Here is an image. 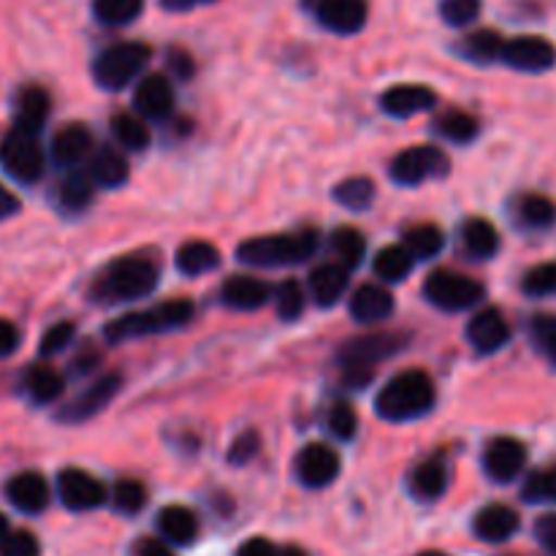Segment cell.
Wrapping results in <instances>:
<instances>
[{
  "label": "cell",
  "instance_id": "cell-1",
  "mask_svg": "<svg viewBox=\"0 0 556 556\" xmlns=\"http://www.w3.org/2000/svg\"><path fill=\"white\" fill-rule=\"evenodd\" d=\"M434 383L421 369L400 372L380 389L375 400V410L386 421H413V418L427 416L434 407Z\"/></svg>",
  "mask_w": 556,
  "mask_h": 556
},
{
  "label": "cell",
  "instance_id": "cell-2",
  "mask_svg": "<svg viewBox=\"0 0 556 556\" xmlns=\"http://www.w3.org/2000/svg\"><path fill=\"white\" fill-rule=\"evenodd\" d=\"M157 286V266L141 255H123L112 261L96 280L92 296L103 304L136 302L155 291Z\"/></svg>",
  "mask_w": 556,
  "mask_h": 556
},
{
  "label": "cell",
  "instance_id": "cell-3",
  "mask_svg": "<svg viewBox=\"0 0 556 556\" xmlns=\"http://www.w3.org/2000/svg\"><path fill=\"white\" fill-rule=\"evenodd\" d=\"M190 318H193V304L188 299H177V302L157 304V307L139 309V313H128L123 318L112 320L103 329V337L112 345H119V342L139 340V337L166 334V331L182 329Z\"/></svg>",
  "mask_w": 556,
  "mask_h": 556
},
{
  "label": "cell",
  "instance_id": "cell-4",
  "mask_svg": "<svg viewBox=\"0 0 556 556\" xmlns=\"http://www.w3.org/2000/svg\"><path fill=\"white\" fill-rule=\"evenodd\" d=\"M318 250V231L304 228L296 233H271V237H253L237 248V258L250 266H288L302 264Z\"/></svg>",
  "mask_w": 556,
  "mask_h": 556
},
{
  "label": "cell",
  "instance_id": "cell-5",
  "mask_svg": "<svg viewBox=\"0 0 556 556\" xmlns=\"http://www.w3.org/2000/svg\"><path fill=\"white\" fill-rule=\"evenodd\" d=\"M402 348V337L396 334H367V337H358V340H351L348 345H342L340 351V369H342V378L351 389H362L372 380L375 375V364L383 362V358L394 356L396 351Z\"/></svg>",
  "mask_w": 556,
  "mask_h": 556
},
{
  "label": "cell",
  "instance_id": "cell-6",
  "mask_svg": "<svg viewBox=\"0 0 556 556\" xmlns=\"http://www.w3.org/2000/svg\"><path fill=\"white\" fill-rule=\"evenodd\" d=\"M150 60V47L141 41H125L114 43V47L103 49L92 63V76L103 90H123L128 87L141 68Z\"/></svg>",
  "mask_w": 556,
  "mask_h": 556
},
{
  "label": "cell",
  "instance_id": "cell-7",
  "mask_svg": "<svg viewBox=\"0 0 556 556\" xmlns=\"http://www.w3.org/2000/svg\"><path fill=\"white\" fill-rule=\"evenodd\" d=\"M424 296L445 313H462V309H470L478 302H483L486 288L472 277L459 275V271L438 269L424 282Z\"/></svg>",
  "mask_w": 556,
  "mask_h": 556
},
{
  "label": "cell",
  "instance_id": "cell-8",
  "mask_svg": "<svg viewBox=\"0 0 556 556\" xmlns=\"http://www.w3.org/2000/svg\"><path fill=\"white\" fill-rule=\"evenodd\" d=\"M0 166L16 182L30 185L41 179L47 157H43L41 144H38V136L22 134V130L5 134L3 141H0Z\"/></svg>",
  "mask_w": 556,
  "mask_h": 556
},
{
  "label": "cell",
  "instance_id": "cell-9",
  "mask_svg": "<svg viewBox=\"0 0 556 556\" xmlns=\"http://www.w3.org/2000/svg\"><path fill=\"white\" fill-rule=\"evenodd\" d=\"M448 172V155L438 147H410V150H402L400 155L391 161V179L405 188L413 185H421L432 177H443Z\"/></svg>",
  "mask_w": 556,
  "mask_h": 556
},
{
  "label": "cell",
  "instance_id": "cell-10",
  "mask_svg": "<svg viewBox=\"0 0 556 556\" xmlns=\"http://www.w3.org/2000/svg\"><path fill=\"white\" fill-rule=\"evenodd\" d=\"M503 63L525 74H543L556 65V47L543 36H519L505 41Z\"/></svg>",
  "mask_w": 556,
  "mask_h": 556
},
{
  "label": "cell",
  "instance_id": "cell-11",
  "mask_svg": "<svg viewBox=\"0 0 556 556\" xmlns=\"http://www.w3.org/2000/svg\"><path fill=\"white\" fill-rule=\"evenodd\" d=\"M58 494L68 510H96L109 500L106 486L96 476L68 467L58 476Z\"/></svg>",
  "mask_w": 556,
  "mask_h": 556
},
{
  "label": "cell",
  "instance_id": "cell-12",
  "mask_svg": "<svg viewBox=\"0 0 556 556\" xmlns=\"http://www.w3.org/2000/svg\"><path fill=\"white\" fill-rule=\"evenodd\" d=\"M340 456L324 443H309L296 456V476L307 489H324L340 476Z\"/></svg>",
  "mask_w": 556,
  "mask_h": 556
},
{
  "label": "cell",
  "instance_id": "cell-13",
  "mask_svg": "<svg viewBox=\"0 0 556 556\" xmlns=\"http://www.w3.org/2000/svg\"><path fill=\"white\" fill-rule=\"evenodd\" d=\"M527 465V448L516 438H494L483 451V470L492 481L510 483Z\"/></svg>",
  "mask_w": 556,
  "mask_h": 556
},
{
  "label": "cell",
  "instance_id": "cell-14",
  "mask_svg": "<svg viewBox=\"0 0 556 556\" xmlns=\"http://www.w3.org/2000/svg\"><path fill=\"white\" fill-rule=\"evenodd\" d=\"M510 340V326L505 320V315L500 309L486 307L481 313L472 315V320L467 324V342L472 345V351L481 353V356H492V353L503 351Z\"/></svg>",
  "mask_w": 556,
  "mask_h": 556
},
{
  "label": "cell",
  "instance_id": "cell-15",
  "mask_svg": "<svg viewBox=\"0 0 556 556\" xmlns=\"http://www.w3.org/2000/svg\"><path fill=\"white\" fill-rule=\"evenodd\" d=\"M119 386H123V378H119V375H114V372L103 375V378L96 380L90 389H85V394H79L74 402H68V405L63 407V413H60V421H65V424L87 421V418H92L96 413H101L103 407H106L109 402L117 396Z\"/></svg>",
  "mask_w": 556,
  "mask_h": 556
},
{
  "label": "cell",
  "instance_id": "cell-16",
  "mask_svg": "<svg viewBox=\"0 0 556 556\" xmlns=\"http://www.w3.org/2000/svg\"><path fill=\"white\" fill-rule=\"evenodd\" d=\"M315 11L320 25L337 36H353L367 25L369 16L367 0H320Z\"/></svg>",
  "mask_w": 556,
  "mask_h": 556
},
{
  "label": "cell",
  "instance_id": "cell-17",
  "mask_svg": "<svg viewBox=\"0 0 556 556\" xmlns=\"http://www.w3.org/2000/svg\"><path fill=\"white\" fill-rule=\"evenodd\" d=\"M134 106L147 119H166L174 112V87L163 74H150L134 92Z\"/></svg>",
  "mask_w": 556,
  "mask_h": 556
},
{
  "label": "cell",
  "instance_id": "cell-18",
  "mask_svg": "<svg viewBox=\"0 0 556 556\" xmlns=\"http://www.w3.org/2000/svg\"><path fill=\"white\" fill-rule=\"evenodd\" d=\"M434 103H438V96H434V90H429L424 85H396L380 96L383 112L396 119H407L421 112H429Z\"/></svg>",
  "mask_w": 556,
  "mask_h": 556
},
{
  "label": "cell",
  "instance_id": "cell-19",
  "mask_svg": "<svg viewBox=\"0 0 556 556\" xmlns=\"http://www.w3.org/2000/svg\"><path fill=\"white\" fill-rule=\"evenodd\" d=\"M49 106H52V101H49V92L43 87H22L14 101V130H22V134L30 136L41 134L49 117Z\"/></svg>",
  "mask_w": 556,
  "mask_h": 556
},
{
  "label": "cell",
  "instance_id": "cell-20",
  "mask_svg": "<svg viewBox=\"0 0 556 556\" xmlns=\"http://www.w3.org/2000/svg\"><path fill=\"white\" fill-rule=\"evenodd\" d=\"M5 497L22 514H41L49 505V483L41 472H20L5 483Z\"/></svg>",
  "mask_w": 556,
  "mask_h": 556
},
{
  "label": "cell",
  "instance_id": "cell-21",
  "mask_svg": "<svg viewBox=\"0 0 556 556\" xmlns=\"http://www.w3.org/2000/svg\"><path fill=\"white\" fill-rule=\"evenodd\" d=\"M519 514L514 508L503 503L486 505L476 514V521H472V530L481 538L483 543H505L519 532Z\"/></svg>",
  "mask_w": 556,
  "mask_h": 556
},
{
  "label": "cell",
  "instance_id": "cell-22",
  "mask_svg": "<svg viewBox=\"0 0 556 556\" xmlns=\"http://www.w3.org/2000/svg\"><path fill=\"white\" fill-rule=\"evenodd\" d=\"M223 304L239 313H250V309H261L269 302L271 291L264 280L250 275H233L223 282Z\"/></svg>",
  "mask_w": 556,
  "mask_h": 556
},
{
  "label": "cell",
  "instance_id": "cell-23",
  "mask_svg": "<svg viewBox=\"0 0 556 556\" xmlns=\"http://www.w3.org/2000/svg\"><path fill=\"white\" fill-rule=\"evenodd\" d=\"M394 313V293L378 282H367L351 296V315L358 324H380Z\"/></svg>",
  "mask_w": 556,
  "mask_h": 556
},
{
  "label": "cell",
  "instance_id": "cell-24",
  "mask_svg": "<svg viewBox=\"0 0 556 556\" xmlns=\"http://www.w3.org/2000/svg\"><path fill=\"white\" fill-rule=\"evenodd\" d=\"M92 152V134L85 128V125L74 123L65 125L54 134L52 139V157L58 166H79L85 157H90Z\"/></svg>",
  "mask_w": 556,
  "mask_h": 556
},
{
  "label": "cell",
  "instance_id": "cell-25",
  "mask_svg": "<svg viewBox=\"0 0 556 556\" xmlns=\"http://www.w3.org/2000/svg\"><path fill=\"white\" fill-rule=\"evenodd\" d=\"M157 530L172 546H190L199 538V516L185 505H168L157 514Z\"/></svg>",
  "mask_w": 556,
  "mask_h": 556
},
{
  "label": "cell",
  "instance_id": "cell-26",
  "mask_svg": "<svg viewBox=\"0 0 556 556\" xmlns=\"http://www.w3.org/2000/svg\"><path fill=\"white\" fill-rule=\"evenodd\" d=\"M448 489V465H445L440 456H432V459L421 462L416 470L410 472V492L416 494L424 503H432V500H440Z\"/></svg>",
  "mask_w": 556,
  "mask_h": 556
},
{
  "label": "cell",
  "instance_id": "cell-27",
  "mask_svg": "<svg viewBox=\"0 0 556 556\" xmlns=\"http://www.w3.org/2000/svg\"><path fill=\"white\" fill-rule=\"evenodd\" d=\"M348 288V269L340 264H324L309 275V293L320 307H334Z\"/></svg>",
  "mask_w": 556,
  "mask_h": 556
},
{
  "label": "cell",
  "instance_id": "cell-28",
  "mask_svg": "<svg viewBox=\"0 0 556 556\" xmlns=\"http://www.w3.org/2000/svg\"><path fill=\"white\" fill-rule=\"evenodd\" d=\"M462 244H465L467 255L478 261H486L497 255L500 250V231L486 220V217H470L462 226Z\"/></svg>",
  "mask_w": 556,
  "mask_h": 556
},
{
  "label": "cell",
  "instance_id": "cell-29",
  "mask_svg": "<svg viewBox=\"0 0 556 556\" xmlns=\"http://www.w3.org/2000/svg\"><path fill=\"white\" fill-rule=\"evenodd\" d=\"M220 264V253L215 244L204 242V239H190L177 250V269L188 277L206 275V271L217 269Z\"/></svg>",
  "mask_w": 556,
  "mask_h": 556
},
{
  "label": "cell",
  "instance_id": "cell-30",
  "mask_svg": "<svg viewBox=\"0 0 556 556\" xmlns=\"http://www.w3.org/2000/svg\"><path fill=\"white\" fill-rule=\"evenodd\" d=\"M92 193H96V179H92V174L74 168V172L65 174V179L60 182L58 201L63 210L81 212L85 206H90Z\"/></svg>",
  "mask_w": 556,
  "mask_h": 556
},
{
  "label": "cell",
  "instance_id": "cell-31",
  "mask_svg": "<svg viewBox=\"0 0 556 556\" xmlns=\"http://www.w3.org/2000/svg\"><path fill=\"white\" fill-rule=\"evenodd\" d=\"M90 174L101 188H123L130 177L128 161L117 150H98L90 161Z\"/></svg>",
  "mask_w": 556,
  "mask_h": 556
},
{
  "label": "cell",
  "instance_id": "cell-32",
  "mask_svg": "<svg viewBox=\"0 0 556 556\" xmlns=\"http://www.w3.org/2000/svg\"><path fill=\"white\" fill-rule=\"evenodd\" d=\"M516 217L530 231H546V228H552L556 223V204L548 195L527 193L516 204Z\"/></svg>",
  "mask_w": 556,
  "mask_h": 556
},
{
  "label": "cell",
  "instance_id": "cell-33",
  "mask_svg": "<svg viewBox=\"0 0 556 556\" xmlns=\"http://www.w3.org/2000/svg\"><path fill=\"white\" fill-rule=\"evenodd\" d=\"M65 389V380L58 369L47 367V364H38L30 372L25 375V391L36 405H49V402L58 400Z\"/></svg>",
  "mask_w": 556,
  "mask_h": 556
},
{
  "label": "cell",
  "instance_id": "cell-34",
  "mask_svg": "<svg viewBox=\"0 0 556 556\" xmlns=\"http://www.w3.org/2000/svg\"><path fill=\"white\" fill-rule=\"evenodd\" d=\"M413 264H416V258L407 253L405 244H389V248H383L378 255H375L372 269L380 280L400 282L410 275Z\"/></svg>",
  "mask_w": 556,
  "mask_h": 556
},
{
  "label": "cell",
  "instance_id": "cell-35",
  "mask_svg": "<svg viewBox=\"0 0 556 556\" xmlns=\"http://www.w3.org/2000/svg\"><path fill=\"white\" fill-rule=\"evenodd\" d=\"M402 244H405L407 253L416 261H429L443 250L445 237L438 226H432V223H418V226L407 228L405 242Z\"/></svg>",
  "mask_w": 556,
  "mask_h": 556
},
{
  "label": "cell",
  "instance_id": "cell-36",
  "mask_svg": "<svg viewBox=\"0 0 556 556\" xmlns=\"http://www.w3.org/2000/svg\"><path fill=\"white\" fill-rule=\"evenodd\" d=\"M503 49L505 38L497 30H476L462 41L459 52L472 63H494V60H503Z\"/></svg>",
  "mask_w": 556,
  "mask_h": 556
},
{
  "label": "cell",
  "instance_id": "cell-37",
  "mask_svg": "<svg viewBox=\"0 0 556 556\" xmlns=\"http://www.w3.org/2000/svg\"><path fill=\"white\" fill-rule=\"evenodd\" d=\"M331 250H334V255L340 258V266H345V269H358L364 255H367V239H364V233L353 226L337 228L334 237H331Z\"/></svg>",
  "mask_w": 556,
  "mask_h": 556
},
{
  "label": "cell",
  "instance_id": "cell-38",
  "mask_svg": "<svg viewBox=\"0 0 556 556\" xmlns=\"http://www.w3.org/2000/svg\"><path fill=\"white\" fill-rule=\"evenodd\" d=\"M112 134L114 139L119 141V147H125V150L130 152H141L147 144H150V128H147V123L141 117H136V114H114L112 117Z\"/></svg>",
  "mask_w": 556,
  "mask_h": 556
},
{
  "label": "cell",
  "instance_id": "cell-39",
  "mask_svg": "<svg viewBox=\"0 0 556 556\" xmlns=\"http://www.w3.org/2000/svg\"><path fill=\"white\" fill-rule=\"evenodd\" d=\"M434 130L454 144H467L478 136V119L462 109H448L434 119Z\"/></svg>",
  "mask_w": 556,
  "mask_h": 556
},
{
  "label": "cell",
  "instance_id": "cell-40",
  "mask_svg": "<svg viewBox=\"0 0 556 556\" xmlns=\"http://www.w3.org/2000/svg\"><path fill=\"white\" fill-rule=\"evenodd\" d=\"M334 201L351 212H364L375 201V182L367 177H351L334 188Z\"/></svg>",
  "mask_w": 556,
  "mask_h": 556
},
{
  "label": "cell",
  "instance_id": "cell-41",
  "mask_svg": "<svg viewBox=\"0 0 556 556\" xmlns=\"http://www.w3.org/2000/svg\"><path fill=\"white\" fill-rule=\"evenodd\" d=\"M144 11V0H92V14L103 25H130Z\"/></svg>",
  "mask_w": 556,
  "mask_h": 556
},
{
  "label": "cell",
  "instance_id": "cell-42",
  "mask_svg": "<svg viewBox=\"0 0 556 556\" xmlns=\"http://www.w3.org/2000/svg\"><path fill=\"white\" fill-rule=\"evenodd\" d=\"M275 302H277V315L282 320H296L304 315V307H307V293H304L302 282L299 280H282L275 291Z\"/></svg>",
  "mask_w": 556,
  "mask_h": 556
},
{
  "label": "cell",
  "instance_id": "cell-43",
  "mask_svg": "<svg viewBox=\"0 0 556 556\" xmlns=\"http://www.w3.org/2000/svg\"><path fill=\"white\" fill-rule=\"evenodd\" d=\"M521 497L527 503H556V465L532 472L521 486Z\"/></svg>",
  "mask_w": 556,
  "mask_h": 556
},
{
  "label": "cell",
  "instance_id": "cell-44",
  "mask_svg": "<svg viewBox=\"0 0 556 556\" xmlns=\"http://www.w3.org/2000/svg\"><path fill=\"white\" fill-rule=\"evenodd\" d=\"M109 500H112L114 508L119 510V514H139L141 508H144L147 503V489L141 481H134V478H123V481L114 483L112 494H109Z\"/></svg>",
  "mask_w": 556,
  "mask_h": 556
},
{
  "label": "cell",
  "instance_id": "cell-45",
  "mask_svg": "<svg viewBox=\"0 0 556 556\" xmlns=\"http://www.w3.org/2000/svg\"><path fill=\"white\" fill-rule=\"evenodd\" d=\"M530 337L535 351L556 367V315H535L530 324Z\"/></svg>",
  "mask_w": 556,
  "mask_h": 556
},
{
  "label": "cell",
  "instance_id": "cell-46",
  "mask_svg": "<svg viewBox=\"0 0 556 556\" xmlns=\"http://www.w3.org/2000/svg\"><path fill=\"white\" fill-rule=\"evenodd\" d=\"M521 291H525L527 296H535V299L554 296L556 293V261L532 266V269L525 275V280H521Z\"/></svg>",
  "mask_w": 556,
  "mask_h": 556
},
{
  "label": "cell",
  "instance_id": "cell-47",
  "mask_svg": "<svg viewBox=\"0 0 556 556\" xmlns=\"http://www.w3.org/2000/svg\"><path fill=\"white\" fill-rule=\"evenodd\" d=\"M440 16L451 27H467L481 16V0H440Z\"/></svg>",
  "mask_w": 556,
  "mask_h": 556
},
{
  "label": "cell",
  "instance_id": "cell-48",
  "mask_svg": "<svg viewBox=\"0 0 556 556\" xmlns=\"http://www.w3.org/2000/svg\"><path fill=\"white\" fill-rule=\"evenodd\" d=\"M326 424H329V432L334 434V438L351 440L358 429L356 410H353L351 405H345V402H337V405H331Z\"/></svg>",
  "mask_w": 556,
  "mask_h": 556
},
{
  "label": "cell",
  "instance_id": "cell-49",
  "mask_svg": "<svg viewBox=\"0 0 556 556\" xmlns=\"http://www.w3.org/2000/svg\"><path fill=\"white\" fill-rule=\"evenodd\" d=\"M76 329L74 324H54L52 329H47V334L41 337V345H38V351H41V356H54V353L65 351V348L71 345V340H74Z\"/></svg>",
  "mask_w": 556,
  "mask_h": 556
},
{
  "label": "cell",
  "instance_id": "cell-50",
  "mask_svg": "<svg viewBox=\"0 0 556 556\" xmlns=\"http://www.w3.org/2000/svg\"><path fill=\"white\" fill-rule=\"evenodd\" d=\"M38 554H41V546H38L36 535L27 530L11 532V535L5 538L3 546H0V556H38Z\"/></svg>",
  "mask_w": 556,
  "mask_h": 556
},
{
  "label": "cell",
  "instance_id": "cell-51",
  "mask_svg": "<svg viewBox=\"0 0 556 556\" xmlns=\"http://www.w3.org/2000/svg\"><path fill=\"white\" fill-rule=\"evenodd\" d=\"M258 445H261V440L255 432L239 434V438L233 440L231 456H228V459H231V465H244V462H250L255 454H258Z\"/></svg>",
  "mask_w": 556,
  "mask_h": 556
},
{
  "label": "cell",
  "instance_id": "cell-52",
  "mask_svg": "<svg viewBox=\"0 0 556 556\" xmlns=\"http://www.w3.org/2000/svg\"><path fill=\"white\" fill-rule=\"evenodd\" d=\"M535 535L548 554L556 556V514H546L538 519Z\"/></svg>",
  "mask_w": 556,
  "mask_h": 556
},
{
  "label": "cell",
  "instance_id": "cell-53",
  "mask_svg": "<svg viewBox=\"0 0 556 556\" xmlns=\"http://www.w3.org/2000/svg\"><path fill=\"white\" fill-rule=\"evenodd\" d=\"M16 345H20V329L11 320L0 318V358L11 356L16 351Z\"/></svg>",
  "mask_w": 556,
  "mask_h": 556
},
{
  "label": "cell",
  "instance_id": "cell-54",
  "mask_svg": "<svg viewBox=\"0 0 556 556\" xmlns=\"http://www.w3.org/2000/svg\"><path fill=\"white\" fill-rule=\"evenodd\" d=\"M136 556H174L172 546L166 541H155V538H141L136 543Z\"/></svg>",
  "mask_w": 556,
  "mask_h": 556
},
{
  "label": "cell",
  "instance_id": "cell-55",
  "mask_svg": "<svg viewBox=\"0 0 556 556\" xmlns=\"http://www.w3.org/2000/svg\"><path fill=\"white\" fill-rule=\"evenodd\" d=\"M237 556H280V552L266 538H250Z\"/></svg>",
  "mask_w": 556,
  "mask_h": 556
},
{
  "label": "cell",
  "instance_id": "cell-56",
  "mask_svg": "<svg viewBox=\"0 0 556 556\" xmlns=\"http://www.w3.org/2000/svg\"><path fill=\"white\" fill-rule=\"evenodd\" d=\"M16 212H20V199L0 182V220H9Z\"/></svg>",
  "mask_w": 556,
  "mask_h": 556
},
{
  "label": "cell",
  "instance_id": "cell-57",
  "mask_svg": "<svg viewBox=\"0 0 556 556\" xmlns=\"http://www.w3.org/2000/svg\"><path fill=\"white\" fill-rule=\"evenodd\" d=\"M201 3H212V0H161V5L166 11H190Z\"/></svg>",
  "mask_w": 556,
  "mask_h": 556
},
{
  "label": "cell",
  "instance_id": "cell-58",
  "mask_svg": "<svg viewBox=\"0 0 556 556\" xmlns=\"http://www.w3.org/2000/svg\"><path fill=\"white\" fill-rule=\"evenodd\" d=\"M172 63H174V68H179V74H182V76H190V71H193L190 60L185 58V54H179V52L172 54Z\"/></svg>",
  "mask_w": 556,
  "mask_h": 556
},
{
  "label": "cell",
  "instance_id": "cell-59",
  "mask_svg": "<svg viewBox=\"0 0 556 556\" xmlns=\"http://www.w3.org/2000/svg\"><path fill=\"white\" fill-rule=\"evenodd\" d=\"M11 535V530H9V519H5L3 514H0V546H3L5 543V538Z\"/></svg>",
  "mask_w": 556,
  "mask_h": 556
},
{
  "label": "cell",
  "instance_id": "cell-60",
  "mask_svg": "<svg viewBox=\"0 0 556 556\" xmlns=\"http://www.w3.org/2000/svg\"><path fill=\"white\" fill-rule=\"evenodd\" d=\"M280 556H307V552L299 546H286V548H280Z\"/></svg>",
  "mask_w": 556,
  "mask_h": 556
},
{
  "label": "cell",
  "instance_id": "cell-61",
  "mask_svg": "<svg viewBox=\"0 0 556 556\" xmlns=\"http://www.w3.org/2000/svg\"><path fill=\"white\" fill-rule=\"evenodd\" d=\"M418 556H448V554H443V552H424V554H418Z\"/></svg>",
  "mask_w": 556,
  "mask_h": 556
}]
</instances>
